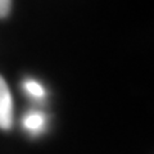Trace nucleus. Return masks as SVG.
Segmentation results:
<instances>
[{
    "label": "nucleus",
    "mask_w": 154,
    "mask_h": 154,
    "mask_svg": "<svg viewBox=\"0 0 154 154\" xmlns=\"http://www.w3.org/2000/svg\"><path fill=\"white\" fill-rule=\"evenodd\" d=\"M12 7V0H0V18L8 16Z\"/></svg>",
    "instance_id": "nucleus-4"
},
{
    "label": "nucleus",
    "mask_w": 154,
    "mask_h": 154,
    "mask_svg": "<svg viewBox=\"0 0 154 154\" xmlns=\"http://www.w3.org/2000/svg\"><path fill=\"white\" fill-rule=\"evenodd\" d=\"M13 125V100L5 80L0 76V128L9 130Z\"/></svg>",
    "instance_id": "nucleus-1"
},
{
    "label": "nucleus",
    "mask_w": 154,
    "mask_h": 154,
    "mask_svg": "<svg viewBox=\"0 0 154 154\" xmlns=\"http://www.w3.org/2000/svg\"><path fill=\"white\" fill-rule=\"evenodd\" d=\"M22 123H23V127L30 134L37 135L44 131V128L46 126V117L40 110H30V112H27L25 114Z\"/></svg>",
    "instance_id": "nucleus-2"
},
{
    "label": "nucleus",
    "mask_w": 154,
    "mask_h": 154,
    "mask_svg": "<svg viewBox=\"0 0 154 154\" xmlns=\"http://www.w3.org/2000/svg\"><path fill=\"white\" fill-rule=\"evenodd\" d=\"M23 89L26 90V93L28 95H31V96H33V98H36V99L44 98V95H45L44 88L41 86L40 82H37V81H35V80L25 81V84H23Z\"/></svg>",
    "instance_id": "nucleus-3"
}]
</instances>
